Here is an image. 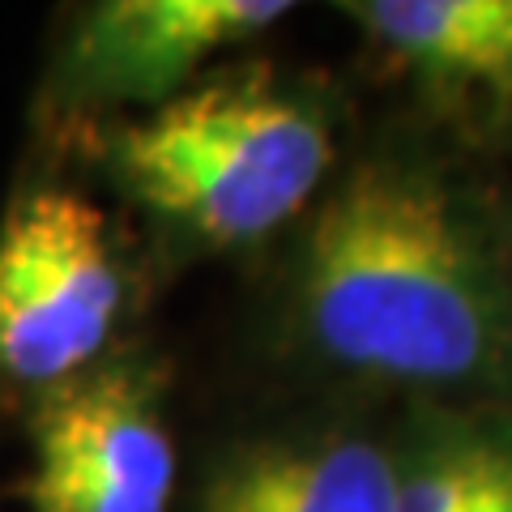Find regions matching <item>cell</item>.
<instances>
[{
  "mask_svg": "<svg viewBox=\"0 0 512 512\" xmlns=\"http://www.w3.org/2000/svg\"><path fill=\"white\" fill-rule=\"evenodd\" d=\"M286 13L282 0H107L64 43L56 94L94 107H163L214 52L256 39Z\"/></svg>",
  "mask_w": 512,
  "mask_h": 512,
  "instance_id": "5",
  "label": "cell"
},
{
  "mask_svg": "<svg viewBox=\"0 0 512 512\" xmlns=\"http://www.w3.org/2000/svg\"><path fill=\"white\" fill-rule=\"evenodd\" d=\"M124 312L107 218L82 192L30 188L0 222V389L39 397L99 367Z\"/></svg>",
  "mask_w": 512,
  "mask_h": 512,
  "instance_id": "3",
  "label": "cell"
},
{
  "mask_svg": "<svg viewBox=\"0 0 512 512\" xmlns=\"http://www.w3.org/2000/svg\"><path fill=\"white\" fill-rule=\"evenodd\" d=\"M107 158L154 214L218 248L252 244L312 201L333 158L325 120L256 73L180 90L124 124Z\"/></svg>",
  "mask_w": 512,
  "mask_h": 512,
  "instance_id": "2",
  "label": "cell"
},
{
  "mask_svg": "<svg viewBox=\"0 0 512 512\" xmlns=\"http://www.w3.org/2000/svg\"><path fill=\"white\" fill-rule=\"evenodd\" d=\"M397 453L359 436L261 440L231 453L201 512H393Z\"/></svg>",
  "mask_w": 512,
  "mask_h": 512,
  "instance_id": "6",
  "label": "cell"
},
{
  "mask_svg": "<svg viewBox=\"0 0 512 512\" xmlns=\"http://www.w3.org/2000/svg\"><path fill=\"white\" fill-rule=\"evenodd\" d=\"M35 512H167L175 440L163 397L141 367H94L35 402Z\"/></svg>",
  "mask_w": 512,
  "mask_h": 512,
  "instance_id": "4",
  "label": "cell"
},
{
  "mask_svg": "<svg viewBox=\"0 0 512 512\" xmlns=\"http://www.w3.org/2000/svg\"><path fill=\"white\" fill-rule=\"evenodd\" d=\"M393 512H512V436L444 427L397 457Z\"/></svg>",
  "mask_w": 512,
  "mask_h": 512,
  "instance_id": "8",
  "label": "cell"
},
{
  "mask_svg": "<svg viewBox=\"0 0 512 512\" xmlns=\"http://www.w3.org/2000/svg\"><path fill=\"white\" fill-rule=\"evenodd\" d=\"M350 18L427 77L512 90V0H363Z\"/></svg>",
  "mask_w": 512,
  "mask_h": 512,
  "instance_id": "7",
  "label": "cell"
},
{
  "mask_svg": "<svg viewBox=\"0 0 512 512\" xmlns=\"http://www.w3.org/2000/svg\"><path fill=\"white\" fill-rule=\"evenodd\" d=\"M295 308L329 363L419 389L478 380L504 329L483 235L453 192L406 163L363 167L320 205Z\"/></svg>",
  "mask_w": 512,
  "mask_h": 512,
  "instance_id": "1",
  "label": "cell"
}]
</instances>
